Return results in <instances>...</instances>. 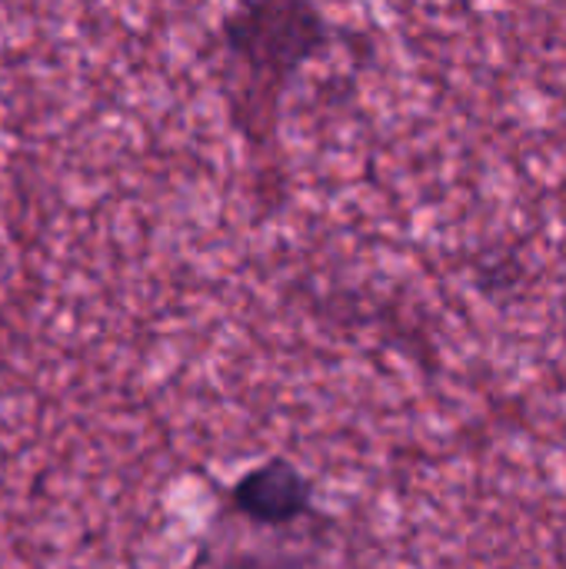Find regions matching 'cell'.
Segmentation results:
<instances>
[{
    "instance_id": "cell-1",
    "label": "cell",
    "mask_w": 566,
    "mask_h": 569,
    "mask_svg": "<svg viewBox=\"0 0 566 569\" xmlns=\"http://www.w3.org/2000/svg\"><path fill=\"white\" fill-rule=\"evenodd\" d=\"M224 93L250 153L277 163L284 97L327 47L330 23L314 3H244L220 23Z\"/></svg>"
},
{
    "instance_id": "cell-2",
    "label": "cell",
    "mask_w": 566,
    "mask_h": 569,
    "mask_svg": "<svg viewBox=\"0 0 566 569\" xmlns=\"http://www.w3.org/2000/svg\"><path fill=\"white\" fill-rule=\"evenodd\" d=\"M227 503L237 517L260 530H294L317 517L314 480L290 460L274 457L247 470L230 490Z\"/></svg>"
},
{
    "instance_id": "cell-3",
    "label": "cell",
    "mask_w": 566,
    "mask_h": 569,
    "mask_svg": "<svg viewBox=\"0 0 566 569\" xmlns=\"http://www.w3.org/2000/svg\"><path fill=\"white\" fill-rule=\"evenodd\" d=\"M210 569H344L327 560L320 550H227Z\"/></svg>"
}]
</instances>
